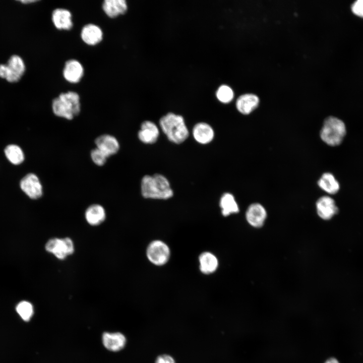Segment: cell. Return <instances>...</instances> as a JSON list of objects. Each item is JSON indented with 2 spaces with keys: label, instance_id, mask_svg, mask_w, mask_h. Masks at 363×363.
<instances>
[{
  "label": "cell",
  "instance_id": "cell-1",
  "mask_svg": "<svg viewBox=\"0 0 363 363\" xmlns=\"http://www.w3.org/2000/svg\"><path fill=\"white\" fill-rule=\"evenodd\" d=\"M141 188L142 195L145 198L165 200L173 195L168 179L158 173L144 176Z\"/></svg>",
  "mask_w": 363,
  "mask_h": 363
},
{
  "label": "cell",
  "instance_id": "cell-2",
  "mask_svg": "<svg viewBox=\"0 0 363 363\" xmlns=\"http://www.w3.org/2000/svg\"><path fill=\"white\" fill-rule=\"evenodd\" d=\"M52 109L53 113L58 117L68 120L73 119L81 111L79 95L72 91L60 93L53 99Z\"/></svg>",
  "mask_w": 363,
  "mask_h": 363
},
{
  "label": "cell",
  "instance_id": "cell-3",
  "mask_svg": "<svg viewBox=\"0 0 363 363\" xmlns=\"http://www.w3.org/2000/svg\"><path fill=\"white\" fill-rule=\"evenodd\" d=\"M160 126L168 139L175 144L184 142L189 136V131L183 117L169 112L159 120Z\"/></svg>",
  "mask_w": 363,
  "mask_h": 363
},
{
  "label": "cell",
  "instance_id": "cell-4",
  "mask_svg": "<svg viewBox=\"0 0 363 363\" xmlns=\"http://www.w3.org/2000/svg\"><path fill=\"white\" fill-rule=\"evenodd\" d=\"M346 133V127L340 119L330 116L324 120L320 132L321 140L330 146L339 145Z\"/></svg>",
  "mask_w": 363,
  "mask_h": 363
},
{
  "label": "cell",
  "instance_id": "cell-5",
  "mask_svg": "<svg viewBox=\"0 0 363 363\" xmlns=\"http://www.w3.org/2000/svg\"><path fill=\"white\" fill-rule=\"evenodd\" d=\"M25 70V65L22 57L16 54L13 55L7 64H0V78L10 83H16L21 79Z\"/></svg>",
  "mask_w": 363,
  "mask_h": 363
},
{
  "label": "cell",
  "instance_id": "cell-6",
  "mask_svg": "<svg viewBox=\"0 0 363 363\" xmlns=\"http://www.w3.org/2000/svg\"><path fill=\"white\" fill-rule=\"evenodd\" d=\"M170 255V249L168 246L159 240L151 242L146 250L148 259L156 266L165 264L169 259Z\"/></svg>",
  "mask_w": 363,
  "mask_h": 363
},
{
  "label": "cell",
  "instance_id": "cell-7",
  "mask_svg": "<svg viewBox=\"0 0 363 363\" xmlns=\"http://www.w3.org/2000/svg\"><path fill=\"white\" fill-rule=\"evenodd\" d=\"M46 250L53 254L60 260L65 259L74 251L73 241L70 238H53L49 239L45 245Z\"/></svg>",
  "mask_w": 363,
  "mask_h": 363
},
{
  "label": "cell",
  "instance_id": "cell-8",
  "mask_svg": "<svg viewBox=\"0 0 363 363\" xmlns=\"http://www.w3.org/2000/svg\"><path fill=\"white\" fill-rule=\"evenodd\" d=\"M22 190L31 199H37L43 194L42 186L38 176L33 173L26 175L20 182Z\"/></svg>",
  "mask_w": 363,
  "mask_h": 363
},
{
  "label": "cell",
  "instance_id": "cell-9",
  "mask_svg": "<svg viewBox=\"0 0 363 363\" xmlns=\"http://www.w3.org/2000/svg\"><path fill=\"white\" fill-rule=\"evenodd\" d=\"M316 207L318 216L322 219H331L338 212L335 201L328 196L320 197L316 202Z\"/></svg>",
  "mask_w": 363,
  "mask_h": 363
},
{
  "label": "cell",
  "instance_id": "cell-10",
  "mask_svg": "<svg viewBox=\"0 0 363 363\" xmlns=\"http://www.w3.org/2000/svg\"><path fill=\"white\" fill-rule=\"evenodd\" d=\"M246 218L250 225L256 228L262 227L267 218V211L260 203H254L249 205L246 212Z\"/></svg>",
  "mask_w": 363,
  "mask_h": 363
},
{
  "label": "cell",
  "instance_id": "cell-11",
  "mask_svg": "<svg viewBox=\"0 0 363 363\" xmlns=\"http://www.w3.org/2000/svg\"><path fill=\"white\" fill-rule=\"evenodd\" d=\"M84 74V67L81 63L77 59L68 60L63 71L65 79L70 83L76 84L79 82Z\"/></svg>",
  "mask_w": 363,
  "mask_h": 363
},
{
  "label": "cell",
  "instance_id": "cell-12",
  "mask_svg": "<svg viewBox=\"0 0 363 363\" xmlns=\"http://www.w3.org/2000/svg\"><path fill=\"white\" fill-rule=\"evenodd\" d=\"M96 148L103 151L108 157L117 153L119 144L117 139L112 135L103 134L95 140Z\"/></svg>",
  "mask_w": 363,
  "mask_h": 363
},
{
  "label": "cell",
  "instance_id": "cell-13",
  "mask_svg": "<svg viewBox=\"0 0 363 363\" xmlns=\"http://www.w3.org/2000/svg\"><path fill=\"white\" fill-rule=\"evenodd\" d=\"M55 27L60 30H70L73 26L72 15L70 11L64 8L54 10L51 15Z\"/></svg>",
  "mask_w": 363,
  "mask_h": 363
},
{
  "label": "cell",
  "instance_id": "cell-14",
  "mask_svg": "<svg viewBox=\"0 0 363 363\" xmlns=\"http://www.w3.org/2000/svg\"><path fill=\"white\" fill-rule=\"evenodd\" d=\"M104 346L111 351H118L123 349L126 344L125 336L120 332H104L102 336Z\"/></svg>",
  "mask_w": 363,
  "mask_h": 363
},
{
  "label": "cell",
  "instance_id": "cell-15",
  "mask_svg": "<svg viewBox=\"0 0 363 363\" xmlns=\"http://www.w3.org/2000/svg\"><path fill=\"white\" fill-rule=\"evenodd\" d=\"M81 37L85 43L93 46L102 41L103 32L98 25L92 23L87 24L81 30Z\"/></svg>",
  "mask_w": 363,
  "mask_h": 363
},
{
  "label": "cell",
  "instance_id": "cell-16",
  "mask_svg": "<svg viewBox=\"0 0 363 363\" xmlns=\"http://www.w3.org/2000/svg\"><path fill=\"white\" fill-rule=\"evenodd\" d=\"M159 135V131L157 126L151 121L146 120L142 123L138 136L144 143L153 144L157 141Z\"/></svg>",
  "mask_w": 363,
  "mask_h": 363
},
{
  "label": "cell",
  "instance_id": "cell-17",
  "mask_svg": "<svg viewBox=\"0 0 363 363\" xmlns=\"http://www.w3.org/2000/svg\"><path fill=\"white\" fill-rule=\"evenodd\" d=\"M259 98L256 95L247 93L240 95L236 100V107L241 113L248 114L258 106Z\"/></svg>",
  "mask_w": 363,
  "mask_h": 363
},
{
  "label": "cell",
  "instance_id": "cell-18",
  "mask_svg": "<svg viewBox=\"0 0 363 363\" xmlns=\"http://www.w3.org/2000/svg\"><path fill=\"white\" fill-rule=\"evenodd\" d=\"M102 8L108 17L114 18L125 14L128 5L125 0H105L102 3Z\"/></svg>",
  "mask_w": 363,
  "mask_h": 363
},
{
  "label": "cell",
  "instance_id": "cell-19",
  "mask_svg": "<svg viewBox=\"0 0 363 363\" xmlns=\"http://www.w3.org/2000/svg\"><path fill=\"white\" fill-rule=\"evenodd\" d=\"M193 135L195 140L202 144L210 143L214 137L212 128L206 123H199L193 129Z\"/></svg>",
  "mask_w": 363,
  "mask_h": 363
},
{
  "label": "cell",
  "instance_id": "cell-20",
  "mask_svg": "<svg viewBox=\"0 0 363 363\" xmlns=\"http://www.w3.org/2000/svg\"><path fill=\"white\" fill-rule=\"evenodd\" d=\"M85 216L86 221L90 225L96 226L104 221L106 213L104 208L101 205L93 204L87 208Z\"/></svg>",
  "mask_w": 363,
  "mask_h": 363
},
{
  "label": "cell",
  "instance_id": "cell-21",
  "mask_svg": "<svg viewBox=\"0 0 363 363\" xmlns=\"http://www.w3.org/2000/svg\"><path fill=\"white\" fill-rule=\"evenodd\" d=\"M199 261L200 270L204 274L213 273L218 266L217 258L214 254L209 252H205L201 254Z\"/></svg>",
  "mask_w": 363,
  "mask_h": 363
},
{
  "label": "cell",
  "instance_id": "cell-22",
  "mask_svg": "<svg viewBox=\"0 0 363 363\" xmlns=\"http://www.w3.org/2000/svg\"><path fill=\"white\" fill-rule=\"evenodd\" d=\"M319 187L329 194H335L340 189V185L333 174L325 172L317 182Z\"/></svg>",
  "mask_w": 363,
  "mask_h": 363
},
{
  "label": "cell",
  "instance_id": "cell-23",
  "mask_svg": "<svg viewBox=\"0 0 363 363\" xmlns=\"http://www.w3.org/2000/svg\"><path fill=\"white\" fill-rule=\"evenodd\" d=\"M219 206L221 209L222 214L225 217L239 212L238 205L235 198L229 193L223 194L220 200Z\"/></svg>",
  "mask_w": 363,
  "mask_h": 363
},
{
  "label": "cell",
  "instance_id": "cell-24",
  "mask_svg": "<svg viewBox=\"0 0 363 363\" xmlns=\"http://www.w3.org/2000/svg\"><path fill=\"white\" fill-rule=\"evenodd\" d=\"M5 153L8 159L15 165L21 164L24 160V153L18 145L11 144L7 146Z\"/></svg>",
  "mask_w": 363,
  "mask_h": 363
},
{
  "label": "cell",
  "instance_id": "cell-25",
  "mask_svg": "<svg viewBox=\"0 0 363 363\" xmlns=\"http://www.w3.org/2000/svg\"><path fill=\"white\" fill-rule=\"evenodd\" d=\"M16 311L25 321H29L33 315L32 305L27 301L20 302L16 307Z\"/></svg>",
  "mask_w": 363,
  "mask_h": 363
},
{
  "label": "cell",
  "instance_id": "cell-26",
  "mask_svg": "<svg viewBox=\"0 0 363 363\" xmlns=\"http://www.w3.org/2000/svg\"><path fill=\"white\" fill-rule=\"evenodd\" d=\"M216 95L219 101L224 103H227L232 100L234 93L229 86L223 85L218 88Z\"/></svg>",
  "mask_w": 363,
  "mask_h": 363
},
{
  "label": "cell",
  "instance_id": "cell-27",
  "mask_svg": "<svg viewBox=\"0 0 363 363\" xmlns=\"http://www.w3.org/2000/svg\"><path fill=\"white\" fill-rule=\"evenodd\" d=\"M90 156L92 161L98 166L103 165L108 158L103 151L97 148L91 150Z\"/></svg>",
  "mask_w": 363,
  "mask_h": 363
},
{
  "label": "cell",
  "instance_id": "cell-28",
  "mask_svg": "<svg viewBox=\"0 0 363 363\" xmlns=\"http://www.w3.org/2000/svg\"><path fill=\"white\" fill-rule=\"evenodd\" d=\"M352 12L356 15L363 17V0H357L351 6Z\"/></svg>",
  "mask_w": 363,
  "mask_h": 363
},
{
  "label": "cell",
  "instance_id": "cell-29",
  "mask_svg": "<svg viewBox=\"0 0 363 363\" xmlns=\"http://www.w3.org/2000/svg\"><path fill=\"white\" fill-rule=\"evenodd\" d=\"M155 363H176L172 356L169 354H163L158 355L155 361Z\"/></svg>",
  "mask_w": 363,
  "mask_h": 363
},
{
  "label": "cell",
  "instance_id": "cell-30",
  "mask_svg": "<svg viewBox=\"0 0 363 363\" xmlns=\"http://www.w3.org/2000/svg\"><path fill=\"white\" fill-rule=\"evenodd\" d=\"M324 363H340L338 359L335 357H330L327 359Z\"/></svg>",
  "mask_w": 363,
  "mask_h": 363
},
{
  "label": "cell",
  "instance_id": "cell-31",
  "mask_svg": "<svg viewBox=\"0 0 363 363\" xmlns=\"http://www.w3.org/2000/svg\"><path fill=\"white\" fill-rule=\"evenodd\" d=\"M37 1H35V0H23V1H19V2H20L23 4H28L33 3H36Z\"/></svg>",
  "mask_w": 363,
  "mask_h": 363
}]
</instances>
